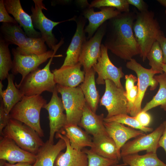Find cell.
Segmentation results:
<instances>
[{"label":"cell","instance_id":"cell-44","mask_svg":"<svg viewBox=\"0 0 166 166\" xmlns=\"http://www.w3.org/2000/svg\"><path fill=\"white\" fill-rule=\"evenodd\" d=\"M157 1L163 6L166 7V0H157Z\"/></svg>","mask_w":166,"mask_h":166},{"label":"cell","instance_id":"cell-42","mask_svg":"<svg viewBox=\"0 0 166 166\" xmlns=\"http://www.w3.org/2000/svg\"><path fill=\"white\" fill-rule=\"evenodd\" d=\"M164 126V130L159 142L160 147H162L166 154V120L162 123Z\"/></svg>","mask_w":166,"mask_h":166},{"label":"cell","instance_id":"cell-21","mask_svg":"<svg viewBox=\"0 0 166 166\" xmlns=\"http://www.w3.org/2000/svg\"><path fill=\"white\" fill-rule=\"evenodd\" d=\"M104 118L103 113L97 114L86 103L78 125L93 137L109 135L104 124Z\"/></svg>","mask_w":166,"mask_h":166},{"label":"cell","instance_id":"cell-11","mask_svg":"<svg viewBox=\"0 0 166 166\" xmlns=\"http://www.w3.org/2000/svg\"><path fill=\"white\" fill-rule=\"evenodd\" d=\"M105 90L100 100L107 111L108 118L120 114H128V101L124 88L117 87L112 81H105Z\"/></svg>","mask_w":166,"mask_h":166},{"label":"cell","instance_id":"cell-28","mask_svg":"<svg viewBox=\"0 0 166 166\" xmlns=\"http://www.w3.org/2000/svg\"><path fill=\"white\" fill-rule=\"evenodd\" d=\"M7 79V88L0 93V96L4 110L7 114H9L14 107L22 99L24 96L14 83V75L12 73L9 74Z\"/></svg>","mask_w":166,"mask_h":166},{"label":"cell","instance_id":"cell-27","mask_svg":"<svg viewBox=\"0 0 166 166\" xmlns=\"http://www.w3.org/2000/svg\"><path fill=\"white\" fill-rule=\"evenodd\" d=\"M96 72L93 68L85 73L84 81L79 85L84 96L86 104L96 113L100 102V95L95 80Z\"/></svg>","mask_w":166,"mask_h":166},{"label":"cell","instance_id":"cell-48","mask_svg":"<svg viewBox=\"0 0 166 166\" xmlns=\"http://www.w3.org/2000/svg\"><path fill=\"white\" fill-rule=\"evenodd\" d=\"M165 14H166V10H165Z\"/></svg>","mask_w":166,"mask_h":166},{"label":"cell","instance_id":"cell-12","mask_svg":"<svg viewBox=\"0 0 166 166\" xmlns=\"http://www.w3.org/2000/svg\"><path fill=\"white\" fill-rule=\"evenodd\" d=\"M164 128L162 123L150 133L139 136L127 142L121 148V158L125 155L138 153L144 150H146V153H156L160 147L159 142Z\"/></svg>","mask_w":166,"mask_h":166},{"label":"cell","instance_id":"cell-40","mask_svg":"<svg viewBox=\"0 0 166 166\" xmlns=\"http://www.w3.org/2000/svg\"><path fill=\"white\" fill-rule=\"evenodd\" d=\"M125 79L126 92H128L132 89L135 85V83L137 81V78L132 74H127L125 76Z\"/></svg>","mask_w":166,"mask_h":166},{"label":"cell","instance_id":"cell-47","mask_svg":"<svg viewBox=\"0 0 166 166\" xmlns=\"http://www.w3.org/2000/svg\"><path fill=\"white\" fill-rule=\"evenodd\" d=\"M120 166H127V165L123 163V165Z\"/></svg>","mask_w":166,"mask_h":166},{"label":"cell","instance_id":"cell-39","mask_svg":"<svg viewBox=\"0 0 166 166\" xmlns=\"http://www.w3.org/2000/svg\"><path fill=\"white\" fill-rule=\"evenodd\" d=\"M129 5L136 7L140 12H144L148 10V5L143 0H127Z\"/></svg>","mask_w":166,"mask_h":166},{"label":"cell","instance_id":"cell-36","mask_svg":"<svg viewBox=\"0 0 166 166\" xmlns=\"http://www.w3.org/2000/svg\"><path fill=\"white\" fill-rule=\"evenodd\" d=\"M0 22L2 23H17L14 18L10 15L6 10L4 0H0Z\"/></svg>","mask_w":166,"mask_h":166},{"label":"cell","instance_id":"cell-31","mask_svg":"<svg viewBox=\"0 0 166 166\" xmlns=\"http://www.w3.org/2000/svg\"><path fill=\"white\" fill-rule=\"evenodd\" d=\"M9 45L0 37V79L1 81L7 78L9 72L13 67V60L9 47Z\"/></svg>","mask_w":166,"mask_h":166},{"label":"cell","instance_id":"cell-15","mask_svg":"<svg viewBox=\"0 0 166 166\" xmlns=\"http://www.w3.org/2000/svg\"><path fill=\"white\" fill-rule=\"evenodd\" d=\"M36 158L35 155L22 149L12 139L0 136V160L11 164L26 163L33 164Z\"/></svg>","mask_w":166,"mask_h":166},{"label":"cell","instance_id":"cell-1","mask_svg":"<svg viewBox=\"0 0 166 166\" xmlns=\"http://www.w3.org/2000/svg\"><path fill=\"white\" fill-rule=\"evenodd\" d=\"M136 17L135 11H130L111 19L105 45L113 53L125 60L130 61L140 53L133 30Z\"/></svg>","mask_w":166,"mask_h":166},{"label":"cell","instance_id":"cell-14","mask_svg":"<svg viewBox=\"0 0 166 166\" xmlns=\"http://www.w3.org/2000/svg\"><path fill=\"white\" fill-rule=\"evenodd\" d=\"M56 88L52 92L49 101L46 103L43 108L48 113L49 121V135L48 140L54 143L55 134L60 132L67 124V117L64 113V107L61 99L58 95Z\"/></svg>","mask_w":166,"mask_h":166},{"label":"cell","instance_id":"cell-9","mask_svg":"<svg viewBox=\"0 0 166 166\" xmlns=\"http://www.w3.org/2000/svg\"><path fill=\"white\" fill-rule=\"evenodd\" d=\"M34 6L31 8V15L32 22L34 29L39 30L42 38L45 41L49 47L54 51L58 49L63 44L62 39L58 43L57 40L53 33L54 27L59 24L66 21L56 22L47 18L42 12L43 10H47L42 0H33Z\"/></svg>","mask_w":166,"mask_h":166},{"label":"cell","instance_id":"cell-35","mask_svg":"<svg viewBox=\"0 0 166 166\" xmlns=\"http://www.w3.org/2000/svg\"><path fill=\"white\" fill-rule=\"evenodd\" d=\"M82 150L87 155V166H110L118 164L119 161L101 156L92 151L90 149L84 148Z\"/></svg>","mask_w":166,"mask_h":166},{"label":"cell","instance_id":"cell-26","mask_svg":"<svg viewBox=\"0 0 166 166\" xmlns=\"http://www.w3.org/2000/svg\"><path fill=\"white\" fill-rule=\"evenodd\" d=\"M90 149L97 154L105 158L119 161V155L116 144L109 135L93 136Z\"/></svg>","mask_w":166,"mask_h":166},{"label":"cell","instance_id":"cell-16","mask_svg":"<svg viewBox=\"0 0 166 166\" xmlns=\"http://www.w3.org/2000/svg\"><path fill=\"white\" fill-rule=\"evenodd\" d=\"M99 28L95 35L86 41L83 46L79 62L85 72L89 71L97 63L101 54V44L105 32V26Z\"/></svg>","mask_w":166,"mask_h":166},{"label":"cell","instance_id":"cell-8","mask_svg":"<svg viewBox=\"0 0 166 166\" xmlns=\"http://www.w3.org/2000/svg\"><path fill=\"white\" fill-rule=\"evenodd\" d=\"M65 111L67 124L78 125L86 102L80 88L67 87L57 84Z\"/></svg>","mask_w":166,"mask_h":166},{"label":"cell","instance_id":"cell-46","mask_svg":"<svg viewBox=\"0 0 166 166\" xmlns=\"http://www.w3.org/2000/svg\"><path fill=\"white\" fill-rule=\"evenodd\" d=\"M123 164V163L122 164H113V165H110V166H120L122 165Z\"/></svg>","mask_w":166,"mask_h":166},{"label":"cell","instance_id":"cell-6","mask_svg":"<svg viewBox=\"0 0 166 166\" xmlns=\"http://www.w3.org/2000/svg\"><path fill=\"white\" fill-rule=\"evenodd\" d=\"M1 136L12 139L22 149L35 155L44 143L32 128L11 118L3 129Z\"/></svg>","mask_w":166,"mask_h":166},{"label":"cell","instance_id":"cell-22","mask_svg":"<svg viewBox=\"0 0 166 166\" xmlns=\"http://www.w3.org/2000/svg\"><path fill=\"white\" fill-rule=\"evenodd\" d=\"M99 11H95L93 8H90L84 12V15L89 21V24L84 30L91 38L99 27L108 20L116 17L121 13L111 7H102Z\"/></svg>","mask_w":166,"mask_h":166},{"label":"cell","instance_id":"cell-5","mask_svg":"<svg viewBox=\"0 0 166 166\" xmlns=\"http://www.w3.org/2000/svg\"><path fill=\"white\" fill-rule=\"evenodd\" d=\"M53 57L50 58L43 68H38L30 73L18 84L15 83L24 96L40 95L45 91L52 93L56 88L54 74L50 69Z\"/></svg>","mask_w":166,"mask_h":166},{"label":"cell","instance_id":"cell-34","mask_svg":"<svg viewBox=\"0 0 166 166\" xmlns=\"http://www.w3.org/2000/svg\"><path fill=\"white\" fill-rule=\"evenodd\" d=\"M89 7L90 8L113 7L121 13L130 11L129 4L127 0H95L91 2Z\"/></svg>","mask_w":166,"mask_h":166},{"label":"cell","instance_id":"cell-23","mask_svg":"<svg viewBox=\"0 0 166 166\" xmlns=\"http://www.w3.org/2000/svg\"><path fill=\"white\" fill-rule=\"evenodd\" d=\"M66 148L65 142L61 138H59L55 144L47 140L36 155V161L33 166H54L57 156Z\"/></svg>","mask_w":166,"mask_h":166},{"label":"cell","instance_id":"cell-29","mask_svg":"<svg viewBox=\"0 0 166 166\" xmlns=\"http://www.w3.org/2000/svg\"><path fill=\"white\" fill-rule=\"evenodd\" d=\"M123 163L129 166H166V164L158 157L156 153H146L143 155L138 153L121 157Z\"/></svg>","mask_w":166,"mask_h":166},{"label":"cell","instance_id":"cell-24","mask_svg":"<svg viewBox=\"0 0 166 166\" xmlns=\"http://www.w3.org/2000/svg\"><path fill=\"white\" fill-rule=\"evenodd\" d=\"M84 21L77 24L75 33L67 49L66 57L61 66L74 65L79 60L84 44L86 42Z\"/></svg>","mask_w":166,"mask_h":166},{"label":"cell","instance_id":"cell-33","mask_svg":"<svg viewBox=\"0 0 166 166\" xmlns=\"http://www.w3.org/2000/svg\"><path fill=\"white\" fill-rule=\"evenodd\" d=\"M104 121L119 122L128 125L132 128L141 130L144 133L151 132L153 131L152 128L142 126L136 120L135 117L130 116L128 114H120L108 118L105 117Z\"/></svg>","mask_w":166,"mask_h":166},{"label":"cell","instance_id":"cell-30","mask_svg":"<svg viewBox=\"0 0 166 166\" xmlns=\"http://www.w3.org/2000/svg\"><path fill=\"white\" fill-rule=\"evenodd\" d=\"M154 77L159 84L158 90L152 99L142 109V111L147 112L159 106L166 111V73L155 75Z\"/></svg>","mask_w":166,"mask_h":166},{"label":"cell","instance_id":"cell-45","mask_svg":"<svg viewBox=\"0 0 166 166\" xmlns=\"http://www.w3.org/2000/svg\"><path fill=\"white\" fill-rule=\"evenodd\" d=\"M162 68L163 72L166 73V64L163 63L162 65Z\"/></svg>","mask_w":166,"mask_h":166},{"label":"cell","instance_id":"cell-38","mask_svg":"<svg viewBox=\"0 0 166 166\" xmlns=\"http://www.w3.org/2000/svg\"><path fill=\"white\" fill-rule=\"evenodd\" d=\"M135 117L142 126L145 127H148L151 121V116L147 112L141 111L135 116Z\"/></svg>","mask_w":166,"mask_h":166},{"label":"cell","instance_id":"cell-20","mask_svg":"<svg viewBox=\"0 0 166 166\" xmlns=\"http://www.w3.org/2000/svg\"><path fill=\"white\" fill-rule=\"evenodd\" d=\"M104 124L108 135L115 142L118 153L121 157V148L128 140L145 134L141 130L125 126L116 122L104 121Z\"/></svg>","mask_w":166,"mask_h":166},{"label":"cell","instance_id":"cell-37","mask_svg":"<svg viewBox=\"0 0 166 166\" xmlns=\"http://www.w3.org/2000/svg\"><path fill=\"white\" fill-rule=\"evenodd\" d=\"M10 119L9 114H7L3 108V103L1 100L0 105V134L2 135L3 129L7 124Z\"/></svg>","mask_w":166,"mask_h":166},{"label":"cell","instance_id":"cell-17","mask_svg":"<svg viewBox=\"0 0 166 166\" xmlns=\"http://www.w3.org/2000/svg\"><path fill=\"white\" fill-rule=\"evenodd\" d=\"M79 62L73 65L61 66L52 71L57 84L67 87H76L84 81L85 72Z\"/></svg>","mask_w":166,"mask_h":166},{"label":"cell","instance_id":"cell-32","mask_svg":"<svg viewBox=\"0 0 166 166\" xmlns=\"http://www.w3.org/2000/svg\"><path fill=\"white\" fill-rule=\"evenodd\" d=\"M147 58L149 61V64L151 66V68L158 74L163 73L162 68L163 55L157 41L153 44L147 55Z\"/></svg>","mask_w":166,"mask_h":166},{"label":"cell","instance_id":"cell-18","mask_svg":"<svg viewBox=\"0 0 166 166\" xmlns=\"http://www.w3.org/2000/svg\"><path fill=\"white\" fill-rule=\"evenodd\" d=\"M4 2L9 14H11L17 22L23 27L28 37L35 38L42 37L40 32L34 28L31 15L24 10L20 0H4Z\"/></svg>","mask_w":166,"mask_h":166},{"label":"cell","instance_id":"cell-13","mask_svg":"<svg viewBox=\"0 0 166 166\" xmlns=\"http://www.w3.org/2000/svg\"><path fill=\"white\" fill-rule=\"evenodd\" d=\"M108 50L105 45H101V55L97 63L93 67L98 74L96 82L98 85H104L105 80H109L118 87L123 88L121 82V79L124 75L122 68L117 67L111 61L108 55Z\"/></svg>","mask_w":166,"mask_h":166},{"label":"cell","instance_id":"cell-2","mask_svg":"<svg viewBox=\"0 0 166 166\" xmlns=\"http://www.w3.org/2000/svg\"><path fill=\"white\" fill-rule=\"evenodd\" d=\"M135 12L133 30L140 49V56L144 61L153 44L158 37L164 33L153 11Z\"/></svg>","mask_w":166,"mask_h":166},{"label":"cell","instance_id":"cell-7","mask_svg":"<svg viewBox=\"0 0 166 166\" xmlns=\"http://www.w3.org/2000/svg\"><path fill=\"white\" fill-rule=\"evenodd\" d=\"M58 49L47 51L38 55L27 53L18 47L13 48L12 53L13 56V66L11 72L14 75L20 73L22 80L29 73L38 68L40 65L52 57H61L62 55H55Z\"/></svg>","mask_w":166,"mask_h":166},{"label":"cell","instance_id":"cell-4","mask_svg":"<svg viewBox=\"0 0 166 166\" xmlns=\"http://www.w3.org/2000/svg\"><path fill=\"white\" fill-rule=\"evenodd\" d=\"M0 37L9 45L14 44L26 53L39 55L46 52L45 42L42 38L28 37L18 23H2Z\"/></svg>","mask_w":166,"mask_h":166},{"label":"cell","instance_id":"cell-43","mask_svg":"<svg viewBox=\"0 0 166 166\" xmlns=\"http://www.w3.org/2000/svg\"><path fill=\"white\" fill-rule=\"evenodd\" d=\"M0 166H33V164L26 163H18L15 164H11L2 160H0Z\"/></svg>","mask_w":166,"mask_h":166},{"label":"cell","instance_id":"cell-19","mask_svg":"<svg viewBox=\"0 0 166 166\" xmlns=\"http://www.w3.org/2000/svg\"><path fill=\"white\" fill-rule=\"evenodd\" d=\"M56 138L63 139L66 144V150L61 152L57 158L54 166H87V154L82 150H78L71 146L69 139L60 133L56 134Z\"/></svg>","mask_w":166,"mask_h":166},{"label":"cell","instance_id":"cell-10","mask_svg":"<svg viewBox=\"0 0 166 166\" xmlns=\"http://www.w3.org/2000/svg\"><path fill=\"white\" fill-rule=\"evenodd\" d=\"M126 66L134 71L137 76V96L129 114L131 116L135 117L142 110L141 103L147 88L150 86V90H153L158 85V82L154 77L156 74L158 73L152 68L147 69L144 67L133 58L127 63Z\"/></svg>","mask_w":166,"mask_h":166},{"label":"cell","instance_id":"cell-25","mask_svg":"<svg viewBox=\"0 0 166 166\" xmlns=\"http://www.w3.org/2000/svg\"><path fill=\"white\" fill-rule=\"evenodd\" d=\"M60 133L67 137L71 147L75 149L82 150L92 146V138L78 125L66 124Z\"/></svg>","mask_w":166,"mask_h":166},{"label":"cell","instance_id":"cell-3","mask_svg":"<svg viewBox=\"0 0 166 166\" xmlns=\"http://www.w3.org/2000/svg\"><path fill=\"white\" fill-rule=\"evenodd\" d=\"M46 103V100L41 95L24 96L10 112V118L25 124L43 137L44 134L41 126L40 114Z\"/></svg>","mask_w":166,"mask_h":166},{"label":"cell","instance_id":"cell-41","mask_svg":"<svg viewBox=\"0 0 166 166\" xmlns=\"http://www.w3.org/2000/svg\"><path fill=\"white\" fill-rule=\"evenodd\" d=\"M157 41L158 42L163 52V63L166 64V38L164 34L158 37Z\"/></svg>","mask_w":166,"mask_h":166}]
</instances>
